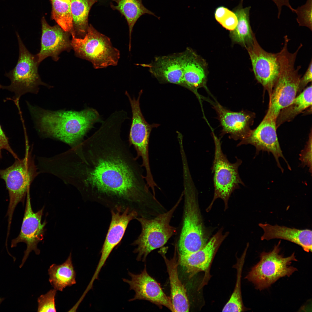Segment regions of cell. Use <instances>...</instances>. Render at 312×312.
Instances as JSON below:
<instances>
[{"label": "cell", "mask_w": 312, "mask_h": 312, "mask_svg": "<svg viewBox=\"0 0 312 312\" xmlns=\"http://www.w3.org/2000/svg\"><path fill=\"white\" fill-rule=\"evenodd\" d=\"M215 145L214 159L211 168L213 174L214 186L213 197L208 209L217 199L220 198L224 201L227 208L229 198L232 193L236 189L240 188L239 185L245 186L241 179L238 171L239 166L242 162V160L235 157L236 161L230 162L226 155L223 152L220 139L212 132L211 133Z\"/></svg>", "instance_id": "cell-10"}, {"label": "cell", "mask_w": 312, "mask_h": 312, "mask_svg": "<svg viewBox=\"0 0 312 312\" xmlns=\"http://www.w3.org/2000/svg\"><path fill=\"white\" fill-rule=\"evenodd\" d=\"M182 193L174 205L168 211L151 218L137 217L141 230L132 245L137 246L133 251L137 255L136 260L146 261L152 251L162 247L173 235L176 234V228L170 224L171 219L182 199Z\"/></svg>", "instance_id": "cell-5"}, {"label": "cell", "mask_w": 312, "mask_h": 312, "mask_svg": "<svg viewBox=\"0 0 312 312\" xmlns=\"http://www.w3.org/2000/svg\"><path fill=\"white\" fill-rule=\"evenodd\" d=\"M112 218L102 248L101 256L95 272L91 279H97L101 269L114 248L121 242L130 222L138 217L137 213L127 207L111 210Z\"/></svg>", "instance_id": "cell-15"}, {"label": "cell", "mask_w": 312, "mask_h": 312, "mask_svg": "<svg viewBox=\"0 0 312 312\" xmlns=\"http://www.w3.org/2000/svg\"><path fill=\"white\" fill-rule=\"evenodd\" d=\"M312 105V85L305 88L291 103L282 109L277 117V128L283 123L291 121L298 115Z\"/></svg>", "instance_id": "cell-28"}, {"label": "cell", "mask_w": 312, "mask_h": 312, "mask_svg": "<svg viewBox=\"0 0 312 312\" xmlns=\"http://www.w3.org/2000/svg\"><path fill=\"white\" fill-rule=\"evenodd\" d=\"M281 241L268 252L260 254V260L254 266L245 277L252 282L257 289L261 290L270 287L280 278L289 277L297 271L291 264L297 261L295 253L288 257L280 254Z\"/></svg>", "instance_id": "cell-9"}, {"label": "cell", "mask_w": 312, "mask_h": 312, "mask_svg": "<svg viewBox=\"0 0 312 312\" xmlns=\"http://www.w3.org/2000/svg\"><path fill=\"white\" fill-rule=\"evenodd\" d=\"M49 281L54 289L63 291L66 287L76 283V273L70 252L66 261L60 265L53 264L48 270Z\"/></svg>", "instance_id": "cell-26"}, {"label": "cell", "mask_w": 312, "mask_h": 312, "mask_svg": "<svg viewBox=\"0 0 312 312\" xmlns=\"http://www.w3.org/2000/svg\"><path fill=\"white\" fill-rule=\"evenodd\" d=\"M288 41H284L283 47L277 53L280 70L269 96L268 109L265 115L276 120L280 111L290 104L296 97L301 78L300 66L295 67L297 54L301 45L293 53L288 51Z\"/></svg>", "instance_id": "cell-4"}, {"label": "cell", "mask_w": 312, "mask_h": 312, "mask_svg": "<svg viewBox=\"0 0 312 312\" xmlns=\"http://www.w3.org/2000/svg\"><path fill=\"white\" fill-rule=\"evenodd\" d=\"M243 1L241 0L239 5L233 10L237 16L238 23L235 29L230 31V36L234 42L246 48L253 43L255 34L250 23L251 7L244 8Z\"/></svg>", "instance_id": "cell-24"}, {"label": "cell", "mask_w": 312, "mask_h": 312, "mask_svg": "<svg viewBox=\"0 0 312 312\" xmlns=\"http://www.w3.org/2000/svg\"><path fill=\"white\" fill-rule=\"evenodd\" d=\"M246 253L244 252L239 265L237 264V277L235 289L229 301L225 304L223 312H241L243 310L241 291V278L242 268Z\"/></svg>", "instance_id": "cell-30"}, {"label": "cell", "mask_w": 312, "mask_h": 312, "mask_svg": "<svg viewBox=\"0 0 312 312\" xmlns=\"http://www.w3.org/2000/svg\"><path fill=\"white\" fill-rule=\"evenodd\" d=\"M299 159L302 167L307 166L309 168V172H312V132L309 134V138L304 149L300 154Z\"/></svg>", "instance_id": "cell-34"}, {"label": "cell", "mask_w": 312, "mask_h": 312, "mask_svg": "<svg viewBox=\"0 0 312 312\" xmlns=\"http://www.w3.org/2000/svg\"><path fill=\"white\" fill-rule=\"evenodd\" d=\"M71 45L75 55L90 62L95 69L117 65L120 51L114 47L110 39L90 24L83 38L72 35Z\"/></svg>", "instance_id": "cell-7"}, {"label": "cell", "mask_w": 312, "mask_h": 312, "mask_svg": "<svg viewBox=\"0 0 312 312\" xmlns=\"http://www.w3.org/2000/svg\"><path fill=\"white\" fill-rule=\"evenodd\" d=\"M27 146L23 158L15 159L11 166L5 169H0V178L5 182L9 197L7 213L8 231L16 207L20 202L24 204L30 185L38 174L31 153Z\"/></svg>", "instance_id": "cell-6"}, {"label": "cell", "mask_w": 312, "mask_h": 312, "mask_svg": "<svg viewBox=\"0 0 312 312\" xmlns=\"http://www.w3.org/2000/svg\"><path fill=\"white\" fill-rule=\"evenodd\" d=\"M184 87L193 92L200 99L198 90L207 87V65L205 61L192 49L187 47L182 52Z\"/></svg>", "instance_id": "cell-19"}, {"label": "cell", "mask_w": 312, "mask_h": 312, "mask_svg": "<svg viewBox=\"0 0 312 312\" xmlns=\"http://www.w3.org/2000/svg\"><path fill=\"white\" fill-rule=\"evenodd\" d=\"M131 279L122 278L129 286L130 290L135 292L134 297L129 301L145 300L161 307L164 306L172 312L174 309L170 297L167 296L160 285L147 273L146 265L141 273L135 274L128 272Z\"/></svg>", "instance_id": "cell-16"}, {"label": "cell", "mask_w": 312, "mask_h": 312, "mask_svg": "<svg viewBox=\"0 0 312 312\" xmlns=\"http://www.w3.org/2000/svg\"><path fill=\"white\" fill-rule=\"evenodd\" d=\"M312 1L307 0L303 5L295 9L294 13L297 15L296 21L299 26L309 28L311 31L312 25Z\"/></svg>", "instance_id": "cell-32"}, {"label": "cell", "mask_w": 312, "mask_h": 312, "mask_svg": "<svg viewBox=\"0 0 312 312\" xmlns=\"http://www.w3.org/2000/svg\"><path fill=\"white\" fill-rule=\"evenodd\" d=\"M4 300V298H0V304Z\"/></svg>", "instance_id": "cell-38"}, {"label": "cell", "mask_w": 312, "mask_h": 312, "mask_svg": "<svg viewBox=\"0 0 312 312\" xmlns=\"http://www.w3.org/2000/svg\"><path fill=\"white\" fill-rule=\"evenodd\" d=\"M277 129L276 120L265 115L259 125L255 129L251 130L248 135L241 140L237 146L252 145L256 148V155L260 151L271 153L275 158L277 166L283 172L284 170L279 161L280 157L285 160L289 170H291V168L283 154L277 135Z\"/></svg>", "instance_id": "cell-14"}, {"label": "cell", "mask_w": 312, "mask_h": 312, "mask_svg": "<svg viewBox=\"0 0 312 312\" xmlns=\"http://www.w3.org/2000/svg\"><path fill=\"white\" fill-rule=\"evenodd\" d=\"M51 18L65 31L74 34L70 0H50Z\"/></svg>", "instance_id": "cell-29"}, {"label": "cell", "mask_w": 312, "mask_h": 312, "mask_svg": "<svg viewBox=\"0 0 312 312\" xmlns=\"http://www.w3.org/2000/svg\"><path fill=\"white\" fill-rule=\"evenodd\" d=\"M214 16L216 20L223 27L230 31L233 30L237 25L238 20L235 14L224 6L217 8L215 11Z\"/></svg>", "instance_id": "cell-31"}, {"label": "cell", "mask_w": 312, "mask_h": 312, "mask_svg": "<svg viewBox=\"0 0 312 312\" xmlns=\"http://www.w3.org/2000/svg\"><path fill=\"white\" fill-rule=\"evenodd\" d=\"M112 0L116 2V5L111 3V8L119 12L125 17L127 23L129 33V50L130 51L133 29L139 18L146 14L153 16L158 19L160 18L146 8L143 4L142 0Z\"/></svg>", "instance_id": "cell-25"}, {"label": "cell", "mask_w": 312, "mask_h": 312, "mask_svg": "<svg viewBox=\"0 0 312 312\" xmlns=\"http://www.w3.org/2000/svg\"><path fill=\"white\" fill-rule=\"evenodd\" d=\"M16 35L18 42L19 55L15 67L5 76L10 80V84L4 86L0 84V89H6L14 92L12 99L14 102L19 101L21 96L28 92L36 93L40 85H47L41 80L38 73L36 56L27 49L18 34Z\"/></svg>", "instance_id": "cell-8"}, {"label": "cell", "mask_w": 312, "mask_h": 312, "mask_svg": "<svg viewBox=\"0 0 312 312\" xmlns=\"http://www.w3.org/2000/svg\"><path fill=\"white\" fill-rule=\"evenodd\" d=\"M312 60L303 76L301 77L299 83L298 93L300 94L310 82L312 81Z\"/></svg>", "instance_id": "cell-36"}, {"label": "cell", "mask_w": 312, "mask_h": 312, "mask_svg": "<svg viewBox=\"0 0 312 312\" xmlns=\"http://www.w3.org/2000/svg\"><path fill=\"white\" fill-rule=\"evenodd\" d=\"M122 123L112 119L75 148L76 185L93 201L128 207L139 214L152 210L157 200L150 190L142 165L120 134Z\"/></svg>", "instance_id": "cell-1"}, {"label": "cell", "mask_w": 312, "mask_h": 312, "mask_svg": "<svg viewBox=\"0 0 312 312\" xmlns=\"http://www.w3.org/2000/svg\"><path fill=\"white\" fill-rule=\"evenodd\" d=\"M107 0H99V1H100V2H103L104 1H106Z\"/></svg>", "instance_id": "cell-39"}, {"label": "cell", "mask_w": 312, "mask_h": 312, "mask_svg": "<svg viewBox=\"0 0 312 312\" xmlns=\"http://www.w3.org/2000/svg\"><path fill=\"white\" fill-rule=\"evenodd\" d=\"M99 0H70L74 35L83 38L89 27L88 17L93 5Z\"/></svg>", "instance_id": "cell-27"}, {"label": "cell", "mask_w": 312, "mask_h": 312, "mask_svg": "<svg viewBox=\"0 0 312 312\" xmlns=\"http://www.w3.org/2000/svg\"><path fill=\"white\" fill-rule=\"evenodd\" d=\"M259 226L264 231L261 240H269L274 239L287 240L296 244L307 252H312V231L299 229L277 224L259 223Z\"/></svg>", "instance_id": "cell-23"}, {"label": "cell", "mask_w": 312, "mask_h": 312, "mask_svg": "<svg viewBox=\"0 0 312 312\" xmlns=\"http://www.w3.org/2000/svg\"><path fill=\"white\" fill-rule=\"evenodd\" d=\"M212 104L222 127L220 134L221 138L228 134L230 139L241 141L248 135L255 116L254 112L243 109L233 112L225 108L216 101L212 102Z\"/></svg>", "instance_id": "cell-17"}, {"label": "cell", "mask_w": 312, "mask_h": 312, "mask_svg": "<svg viewBox=\"0 0 312 312\" xmlns=\"http://www.w3.org/2000/svg\"><path fill=\"white\" fill-rule=\"evenodd\" d=\"M142 93V90H141L136 99L134 97L131 98L127 91L125 92V94L128 97L130 104L132 115L129 135V142L130 146H133L136 151L137 159L140 157L142 158V166L145 169L146 179L150 180L153 177L149 160V139L152 129L157 127L159 125L149 124L145 119L140 107V100Z\"/></svg>", "instance_id": "cell-11"}, {"label": "cell", "mask_w": 312, "mask_h": 312, "mask_svg": "<svg viewBox=\"0 0 312 312\" xmlns=\"http://www.w3.org/2000/svg\"><path fill=\"white\" fill-rule=\"evenodd\" d=\"M141 66L162 83H171L184 87L182 52L155 57L150 63Z\"/></svg>", "instance_id": "cell-20"}, {"label": "cell", "mask_w": 312, "mask_h": 312, "mask_svg": "<svg viewBox=\"0 0 312 312\" xmlns=\"http://www.w3.org/2000/svg\"><path fill=\"white\" fill-rule=\"evenodd\" d=\"M42 34L41 47L36 56L39 64L48 57L57 61L58 56L64 51H69L72 49L70 34L64 30L58 25L50 26L44 17L41 20Z\"/></svg>", "instance_id": "cell-18"}, {"label": "cell", "mask_w": 312, "mask_h": 312, "mask_svg": "<svg viewBox=\"0 0 312 312\" xmlns=\"http://www.w3.org/2000/svg\"><path fill=\"white\" fill-rule=\"evenodd\" d=\"M44 209L43 207L37 212H34L31 207L29 190L27 194L25 209L20 232L18 236L12 240L11 243V248L16 247L20 242H24L26 244L27 248L19 266L20 268L23 266L32 251L37 255L40 254V251L38 248L37 245L43 239L44 227L47 223L45 221L42 223L41 222Z\"/></svg>", "instance_id": "cell-12"}, {"label": "cell", "mask_w": 312, "mask_h": 312, "mask_svg": "<svg viewBox=\"0 0 312 312\" xmlns=\"http://www.w3.org/2000/svg\"><path fill=\"white\" fill-rule=\"evenodd\" d=\"M177 247L176 243L174 256L170 259L165 255L166 249L161 248L159 252L164 260L169 276L170 298L174 312H189L190 304L186 289L178 276L177 270L179 264L177 257Z\"/></svg>", "instance_id": "cell-22"}, {"label": "cell", "mask_w": 312, "mask_h": 312, "mask_svg": "<svg viewBox=\"0 0 312 312\" xmlns=\"http://www.w3.org/2000/svg\"><path fill=\"white\" fill-rule=\"evenodd\" d=\"M252 70L257 81L270 94L280 70L277 53H272L263 49L258 43L255 34L253 42L247 47Z\"/></svg>", "instance_id": "cell-13"}, {"label": "cell", "mask_w": 312, "mask_h": 312, "mask_svg": "<svg viewBox=\"0 0 312 312\" xmlns=\"http://www.w3.org/2000/svg\"><path fill=\"white\" fill-rule=\"evenodd\" d=\"M3 149L8 151L15 159L19 158L10 146L9 138L6 135L0 124V159L2 157L1 153Z\"/></svg>", "instance_id": "cell-35"}, {"label": "cell", "mask_w": 312, "mask_h": 312, "mask_svg": "<svg viewBox=\"0 0 312 312\" xmlns=\"http://www.w3.org/2000/svg\"><path fill=\"white\" fill-rule=\"evenodd\" d=\"M227 236V233L223 234L222 231H220L210 239L202 248L187 255L179 254L177 248L179 265L185 268L191 276L199 272L206 271L216 251Z\"/></svg>", "instance_id": "cell-21"}, {"label": "cell", "mask_w": 312, "mask_h": 312, "mask_svg": "<svg viewBox=\"0 0 312 312\" xmlns=\"http://www.w3.org/2000/svg\"><path fill=\"white\" fill-rule=\"evenodd\" d=\"M29 109L39 131L46 137L57 139L75 147L94 124L101 120L95 109L88 108L80 111H51L32 106Z\"/></svg>", "instance_id": "cell-2"}, {"label": "cell", "mask_w": 312, "mask_h": 312, "mask_svg": "<svg viewBox=\"0 0 312 312\" xmlns=\"http://www.w3.org/2000/svg\"><path fill=\"white\" fill-rule=\"evenodd\" d=\"M276 5L278 10L277 17L279 19L281 13L282 8L283 6L287 7L292 12L294 13L295 9L291 5L289 0H271Z\"/></svg>", "instance_id": "cell-37"}, {"label": "cell", "mask_w": 312, "mask_h": 312, "mask_svg": "<svg viewBox=\"0 0 312 312\" xmlns=\"http://www.w3.org/2000/svg\"><path fill=\"white\" fill-rule=\"evenodd\" d=\"M57 290L54 289L41 295L37 299L38 312H56L55 297Z\"/></svg>", "instance_id": "cell-33"}, {"label": "cell", "mask_w": 312, "mask_h": 312, "mask_svg": "<svg viewBox=\"0 0 312 312\" xmlns=\"http://www.w3.org/2000/svg\"><path fill=\"white\" fill-rule=\"evenodd\" d=\"M184 207L182 228L177 248L185 255L202 248L208 242L198 200V192L188 167L183 168Z\"/></svg>", "instance_id": "cell-3"}]
</instances>
